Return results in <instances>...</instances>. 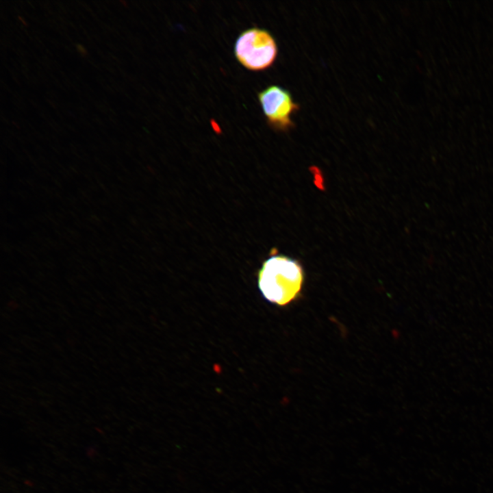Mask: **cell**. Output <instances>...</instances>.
I'll use <instances>...</instances> for the list:
<instances>
[{
	"label": "cell",
	"mask_w": 493,
	"mask_h": 493,
	"mask_svg": "<svg viewBox=\"0 0 493 493\" xmlns=\"http://www.w3.org/2000/svg\"><path fill=\"white\" fill-rule=\"evenodd\" d=\"M257 281L264 300L277 307H287L301 297L305 272L297 260L274 249L257 270Z\"/></svg>",
	"instance_id": "cell-1"
},
{
	"label": "cell",
	"mask_w": 493,
	"mask_h": 493,
	"mask_svg": "<svg viewBox=\"0 0 493 493\" xmlns=\"http://www.w3.org/2000/svg\"><path fill=\"white\" fill-rule=\"evenodd\" d=\"M236 60L249 71L268 68L275 62L278 47L273 36L266 29L251 27L237 37L233 48Z\"/></svg>",
	"instance_id": "cell-2"
},
{
	"label": "cell",
	"mask_w": 493,
	"mask_h": 493,
	"mask_svg": "<svg viewBox=\"0 0 493 493\" xmlns=\"http://www.w3.org/2000/svg\"><path fill=\"white\" fill-rule=\"evenodd\" d=\"M257 97L268 126L281 131L294 127L292 116L300 105L288 90L273 84L259 92Z\"/></svg>",
	"instance_id": "cell-3"
}]
</instances>
